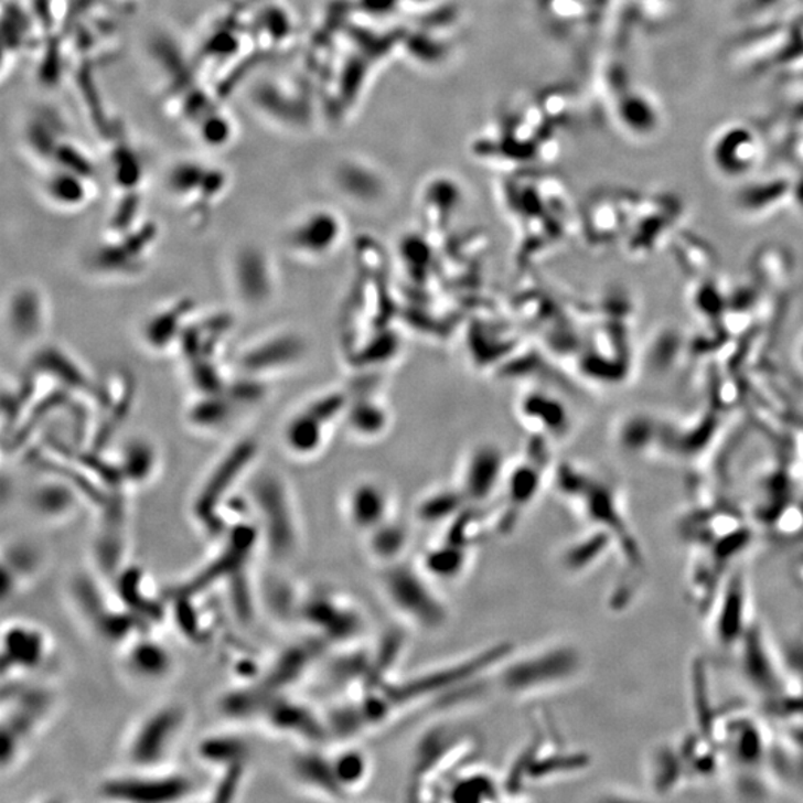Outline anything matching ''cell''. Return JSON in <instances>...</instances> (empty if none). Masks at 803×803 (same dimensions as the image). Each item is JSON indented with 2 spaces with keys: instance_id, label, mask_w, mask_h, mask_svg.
I'll return each mask as SVG.
<instances>
[{
  "instance_id": "obj_1",
  "label": "cell",
  "mask_w": 803,
  "mask_h": 803,
  "mask_svg": "<svg viewBox=\"0 0 803 803\" xmlns=\"http://www.w3.org/2000/svg\"><path fill=\"white\" fill-rule=\"evenodd\" d=\"M379 589L393 612L407 625L437 632L450 622V608L438 583L417 563L400 561L382 568Z\"/></svg>"
},
{
  "instance_id": "obj_2",
  "label": "cell",
  "mask_w": 803,
  "mask_h": 803,
  "mask_svg": "<svg viewBox=\"0 0 803 803\" xmlns=\"http://www.w3.org/2000/svg\"><path fill=\"white\" fill-rule=\"evenodd\" d=\"M582 660L568 643H550L523 656H507L499 665V686L506 694L527 698L559 689L578 676Z\"/></svg>"
},
{
  "instance_id": "obj_3",
  "label": "cell",
  "mask_w": 803,
  "mask_h": 803,
  "mask_svg": "<svg viewBox=\"0 0 803 803\" xmlns=\"http://www.w3.org/2000/svg\"><path fill=\"white\" fill-rule=\"evenodd\" d=\"M511 655L510 646L499 644V646L489 647L484 652L477 655L465 657L463 661H457L454 664L439 666L418 676L405 678L402 682H384L382 685L370 687L377 689L386 700L387 707L390 708L392 715L395 716L402 708L411 706L430 696L437 695L438 692L452 689L454 686L468 685L475 678H480L482 674L490 670L499 668V665Z\"/></svg>"
},
{
  "instance_id": "obj_4",
  "label": "cell",
  "mask_w": 803,
  "mask_h": 803,
  "mask_svg": "<svg viewBox=\"0 0 803 803\" xmlns=\"http://www.w3.org/2000/svg\"><path fill=\"white\" fill-rule=\"evenodd\" d=\"M256 454H258V443L254 439H242L221 457L201 484L192 503V514L201 527L212 536H217L226 527L222 510L228 503L238 481L254 463Z\"/></svg>"
},
{
  "instance_id": "obj_5",
  "label": "cell",
  "mask_w": 803,
  "mask_h": 803,
  "mask_svg": "<svg viewBox=\"0 0 803 803\" xmlns=\"http://www.w3.org/2000/svg\"><path fill=\"white\" fill-rule=\"evenodd\" d=\"M251 502L260 515L265 540L277 558L290 557L301 542L298 512L286 482L275 472L256 478Z\"/></svg>"
},
{
  "instance_id": "obj_6",
  "label": "cell",
  "mask_w": 803,
  "mask_h": 803,
  "mask_svg": "<svg viewBox=\"0 0 803 803\" xmlns=\"http://www.w3.org/2000/svg\"><path fill=\"white\" fill-rule=\"evenodd\" d=\"M350 400L340 392L324 393L295 411L281 430L285 450L297 460H311L326 446L329 431L345 417Z\"/></svg>"
},
{
  "instance_id": "obj_7",
  "label": "cell",
  "mask_w": 803,
  "mask_h": 803,
  "mask_svg": "<svg viewBox=\"0 0 803 803\" xmlns=\"http://www.w3.org/2000/svg\"><path fill=\"white\" fill-rule=\"evenodd\" d=\"M186 719V710L179 704H165L149 713L128 741V762L139 771L161 768L172 756Z\"/></svg>"
},
{
  "instance_id": "obj_8",
  "label": "cell",
  "mask_w": 803,
  "mask_h": 803,
  "mask_svg": "<svg viewBox=\"0 0 803 803\" xmlns=\"http://www.w3.org/2000/svg\"><path fill=\"white\" fill-rule=\"evenodd\" d=\"M707 149L713 170L721 178L738 181L759 169L767 147L759 128L737 119L717 128Z\"/></svg>"
},
{
  "instance_id": "obj_9",
  "label": "cell",
  "mask_w": 803,
  "mask_h": 803,
  "mask_svg": "<svg viewBox=\"0 0 803 803\" xmlns=\"http://www.w3.org/2000/svg\"><path fill=\"white\" fill-rule=\"evenodd\" d=\"M302 619L318 632L324 643H353L366 630V618L361 608L347 597L320 591L307 598L299 610Z\"/></svg>"
},
{
  "instance_id": "obj_10",
  "label": "cell",
  "mask_w": 803,
  "mask_h": 803,
  "mask_svg": "<svg viewBox=\"0 0 803 803\" xmlns=\"http://www.w3.org/2000/svg\"><path fill=\"white\" fill-rule=\"evenodd\" d=\"M231 288L247 310H264L277 295V272L271 256L256 245L238 247L229 264Z\"/></svg>"
},
{
  "instance_id": "obj_11",
  "label": "cell",
  "mask_w": 803,
  "mask_h": 803,
  "mask_svg": "<svg viewBox=\"0 0 803 803\" xmlns=\"http://www.w3.org/2000/svg\"><path fill=\"white\" fill-rule=\"evenodd\" d=\"M307 354L306 340L293 331H280L249 345L238 356V373L259 379L276 377L297 367Z\"/></svg>"
},
{
  "instance_id": "obj_12",
  "label": "cell",
  "mask_w": 803,
  "mask_h": 803,
  "mask_svg": "<svg viewBox=\"0 0 803 803\" xmlns=\"http://www.w3.org/2000/svg\"><path fill=\"white\" fill-rule=\"evenodd\" d=\"M345 225L339 213L318 207L298 217L286 233V246L298 258L320 260L335 254L343 243Z\"/></svg>"
},
{
  "instance_id": "obj_13",
  "label": "cell",
  "mask_w": 803,
  "mask_h": 803,
  "mask_svg": "<svg viewBox=\"0 0 803 803\" xmlns=\"http://www.w3.org/2000/svg\"><path fill=\"white\" fill-rule=\"evenodd\" d=\"M506 471L502 450L494 443H480L465 456L457 486L469 505L482 506L502 491Z\"/></svg>"
},
{
  "instance_id": "obj_14",
  "label": "cell",
  "mask_w": 803,
  "mask_h": 803,
  "mask_svg": "<svg viewBox=\"0 0 803 803\" xmlns=\"http://www.w3.org/2000/svg\"><path fill=\"white\" fill-rule=\"evenodd\" d=\"M194 792V784L181 774H140L118 777L105 781L100 788L101 796L121 802H174L182 801Z\"/></svg>"
},
{
  "instance_id": "obj_15",
  "label": "cell",
  "mask_w": 803,
  "mask_h": 803,
  "mask_svg": "<svg viewBox=\"0 0 803 803\" xmlns=\"http://www.w3.org/2000/svg\"><path fill=\"white\" fill-rule=\"evenodd\" d=\"M464 734L452 726L441 725L427 730L414 753L413 777L416 789L433 783L435 777L452 771L457 759L468 753Z\"/></svg>"
},
{
  "instance_id": "obj_16",
  "label": "cell",
  "mask_w": 803,
  "mask_h": 803,
  "mask_svg": "<svg viewBox=\"0 0 803 803\" xmlns=\"http://www.w3.org/2000/svg\"><path fill=\"white\" fill-rule=\"evenodd\" d=\"M390 486L374 478L353 482L344 494L343 511L350 527L363 534L373 532L396 516Z\"/></svg>"
},
{
  "instance_id": "obj_17",
  "label": "cell",
  "mask_w": 803,
  "mask_h": 803,
  "mask_svg": "<svg viewBox=\"0 0 803 803\" xmlns=\"http://www.w3.org/2000/svg\"><path fill=\"white\" fill-rule=\"evenodd\" d=\"M226 185L228 181L222 170L195 161L178 162L165 179L167 191L173 199L200 207L215 203Z\"/></svg>"
},
{
  "instance_id": "obj_18",
  "label": "cell",
  "mask_w": 803,
  "mask_h": 803,
  "mask_svg": "<svg viewBox=\"0 0 803 803\" xmlns=\"http://www.w3.org/2000/svg\"><path fill=\"white\" fill-rule=\"evenodd\" d=\"M49 304L45 295L33 285L11 290L6 307L8 331L17 343H35L49 329Z\"/></svg>"
},
{
  "instance_id": "obj_19",
  "label": "cell",
  "mask_w": 803,
  "mask_h": 803,
  "mask_svg": "<svg viewBox=\"0 0 803 803\" xmlns=\"http://www.w3.org/2000/svg\"><path fill=\"white\" fill-rule=\"evenodd\" d=\"M194 304L192 301H178L153 311L144 320L140 336L144 345L152 353H167L170 349L179 347L183 333L192 322Z\"/></svg>"
},
{
  "instance_id": "obj_20",
  "label": "cell",
  "mask_w": 803,
  "mask_h": 803,
  "mask_svg": "<svg viewBox=\"0 0 803 803\" xmlns=\"http://www.w3.org/2000/svg\"><path fill=\"white\" fill-rule=\"evenodd\" d=\"M472 561V544L443 537L418 558V567L433 582L454 583L468 571Z\"/></svg>"
},
{
  "instance_id": "obj_21",
  "label": "cell",
  "mask_w": 803,
  "mask_h": 803,
  "mask_svg": "<svg viewBox=\"0 0 803 803\" xmlns=\"http://www.w3.org/2000/svg\"><path fill=\"white\" fill-rule=\"evenodd\" d=\"M247 407L228 387L212 395H200L188 408L186 420L195 430L217 433L228 429Z\"/></svg>"
},
{
  "instance_id": "obj_22",
  "label": "cell",
  "mask_w": 803,
  "mask_h": 803,
  "mask_svg": "<svg viewBox=\"0 0 803 803\" xmlns=\"http://www.w3.org/2000/svg\"><path fill=\"white\" fill-rule=\"evenodd\" d=\"M49 656V639L44 632L29 623H11L3 631L2 670L38 668Z\"/></svg>"
},
{
  "instance_id": "obj_23",
  "label": "cell",
  "mask_w": 803,
  "mask_h": 803,
  "mask_svg": "<svg viewBox=\"0 0 803 803\" xmlns=\"http://www.w3.org/2000/svg\"><path fill=\"white\" fill-rule=\"evenodd\" d=\"M265 710L268 725L277 732L295 735L310 741L322 740L329 734L324 717L315 715L304 704L275 696L271 707Z\"/></svg>"
},
{
  "instance_id": "obj_24",
  "label": "cell",
  "mask_w": 803,
  "mask_h": 803,
  "mask_svg": "<svg viewBox=\"0 0 803 803\" xmlns=\"http://www.w3.org/2000/svg\"><path fill=\"white\" fill-rule=\"evenodd\" d=\"M74 592L83 614L93 623V627L98 628L101 635H106V639L118 642L119 639H127L128 634H132L131 618L135 617L131 613L106 610L104 597L87 578L76 580Z\"/></svg>"
},
{
  "instance_id": "obj_25",
  "label": "cell",
  "mask_w": 803,
  "mask_h": 803,
  "mask_svg": "<svg viewBox=\"0 0 803 803\" xmlns=\"http://www.w3.org/2000/svg\"><path fill=\"white\" fill-rule=\"evenodd\" d=\"M618 118L622 127L638 139H652L664 127V114L655 97L644 89L632 88L619 101Z\"/></svg>"
},
{
  "instance_id": "obj_26",
  "label": "cell",
  "mask_w": 803,
  "mask_h": 803,
  "mask_svg": "<svg viewBox=\"0 0 803 803\" xmlns=\"http://www.w3.org/2000/svg\"><path fill=\"white\" fill-rule=\"evenodd\" d=\"M542 472L539 465L523 463L506 473L502 491L506 497V518L500 521L499 532H512L516 516L533 505L540 493Z\"/></svg>"
},
{
  "instance_id": "obj_27",
  "label": "cell",
  "mask_w": 803,
  "mask_h": 803,
  "mask_svg": "<svg viewBox=\"0 0 803 803\" xmlns=\"http://www.w3.org/2000/svg\"><path fill=\"white\" fill-rule=\"evenodd\" d=\"M169 647L149 638L135 640L124 655V666L130 676L144 683L165 681L173 672Z\"/></svg>"
},
{
  "instance_id": "obj_28",
  "label": "cell",
  "mask_w": 803,
  "mask_h": 803,
  "mask_svg": "<svg viewBox=\"0 0 803 803\" xmlns=\"http://www.w3.org/2000/svg\"><path fill=\"white\" fill-rule=\"evenodd\" d=\"M363 537L367 557L379 568H384L405 561V555L411 546L413 532L408 524L402 523L395 516L373 532L363 534Z\"/></svg>"
},
{
  "instance_id": "obj_29",
  "label": "cell",
  "mask_w": 803,
  "mask_h": 803,
  "mask_svg": "<svg viewBox=\"0 0 803 803\" xmlns=\"http://www.w3.org/2000/svg\"><path fill=\"white\" fill-rule=\"evenodd\" d=\"M79 494L74 484L53 478L33 486L29 495L30 510L45 521L67 520L78 510Z\"/></svg>"
},
{
  "instance_id": "obj_30",
  "label": "cell",
  "mask_w": 803,
  "mask_h": 803,
  "mask_svg": "<svg viewBox=\"0 0 803 803\" xmlns=\"http://www.w3.org/2000/svg\"><path fill=\"white\" fill-rule=\"evenodd\" d=\"M446 781L448 801L460 803H481L499 801L506 788L484 769H464L463 772H450Z\"/></svg>"
},
{
  "instance_id": "obj_31",
  "label": "cell",
  "mask_w": 803,
  "mask_h": 803,
  "mask_svg": "<svg viewBox=\"0 0 803 803\" xmlns=\"http://www.w3.org/2000/svg\"><path fill=\"white\" fill-rule=\"evenodd\" d=\"M160 465V452L149 438L128 439L119 451L118 473L127 484L142 486L153 480Z\"/></svg>"
},
{
  "instance_id": "obj_32",
  "label": "cell",
  "mask_w": 803,
  "mask_h": 803,
  "mask_svg": "<svg viewBox=\"0 0 803 803\" xmlns=\"http://www.w3.org/2000/svg\"><path fill=\"white\" fill-rule=\"evenodd\" d=\"M333 777L345 799L361 792L373 777V759L362 747L347 745L329 754Z\"/></svg>"
},
{
  "instance_id": "obj_33",
  "label": "cell",
  "mask_w": 803,
  "mask_h": 803,
  "mask_svg": "<svg viewBox=\"0 0 803 803\" xmlns=\"http://www.w3.org/2000/svg\"><path fill=\"white\" fill-rule=\"evenodd\" d=\"M89 176L75 170L55 167L46 174L42 191L53 206L62 211H76L85 206L89 199Z\"/></svg>"
},
{
  "instance_id": "obj_34",
  "label": "cell",
  "mask_w": 803,
  "mask_h": 803,
  "mask_svg": "<svg viewBox=\"0 0 803 803\" xmlns=\"http://www.w3.org/2000/svg\"><path fill=\"white\" fill-rule=\"evenodd\" d=\"M292 768L299 783L311 792L324 794L335 801H344L345 796L333 777L329 754L315 750L304 751L293 759Z\"/></svg>"
},
{
  "instance_id": "obj_35",
  "label": "cell",
  "mask_w": 803,
  "mask_h": 803,
  "mask_svg": "<svg viewBox=\"0 0 803 803\" xmlns=\"http://www.w3.org/2000/svg\"><path fill=\"white\" fill-rule=\"evenodd\" d=\"M469 505L468 500L461 494L459 486L456 489H439L430 491L416 505V520L425 525H450L452 521L463 514Z\"/></svg>"
},
{
  "instance_id": "obj_36",
  "label": "cell",
  "mask_w": 803,
  "mask_h": 803,
  "mask_svg": "<svg viewBox=\"0 0 803 803\" xmlns=\"http://www.w3.org/2000/svg\"><path fill=\"white\" fill-rule=\"evenodd\" d=\"M521 414L524 420L532 421V425L553 433V437H561L567 429L568 420L566 408L557 397L545 395V393H529L521 402Z\"/></svg>"
},
{
  "instance_id": "obj_37",
  "label": "cell",
  "mask_w": 803,
  "mask_h": 803,
  "mask_svg": "<svg viewBox=\"0 0 803 803\" xmlns=\"http://www.w3.org/2000/svg\"><path fill=\"white\" fill-rule=\"evenodd\" d=\"M345 421L353 431L354 437L374 439L382 437L388 426V411L382 402L375 397H363L361 400L350 402Z\"/></svg>"
},
{
  "instance_id": "obj_38",
  "label": "cell",
  "mask_w": 803,
  "mask_h": 803,
  "mask_svg": "<svg viewBox=\"0 0 803 803\" xmlns=\"http://www.w3.org/2000/svg\"><path fill=\"white\" fill-rule=\"evenodd\" d=\"M196 753L204 763L226 771V769L245 764L249 750H247L246 742L234 735H213L200 742Z\"/></svg>"
},
{
  "instance_id": "obj_39",
  "label": "cell",
  "mask_w": 803,
  "mask_h": 803,
  "mask_svg": "<svg viewBox=\"0 0 803 803\" xmlns=\"http://www.w3.org/2000/svg\"><path fill=\"white\" fill-rule=\"evenodd\" d=\"M790 0H735L734 11L738 19L759 21L783 10Z\"/></svg>"
}]
</instances>
